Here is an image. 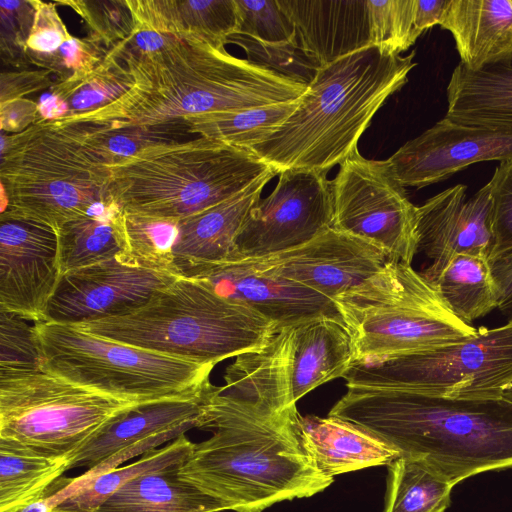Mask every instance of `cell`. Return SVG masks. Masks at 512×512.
I'll return each mask as SVG.
<instances>
[{"label": "cell", "instance_id": "1", "mask_svg": "<svg viewBox=\"0 0 512 512\" xmlns=\"http://www.w3.org/2000/svg\"><path fill=\"white\" fill-rule=\"evenodd\" d=\"M329 414L375 433L456 485L512 468V402L347 386Z\"/></svg>", "mask_w": 512, "mask_h": 512}, {"label": "cell", "instance_id": "2", "mask_svg": "<svg viewBox=\"0 0 512 512\" xmlns=\"http://www.w3.org/2000/svg\"><path fill=\"white\" fill-rule=\"evenodd\" d=\"M301 415L264 417L214 386L200 429L213 435L194 445L179 474L235 512H262L285 500L311 497L333 483L304 452Z\"/></svg>", "mask_w": 512, "mask_h": 512}, {"label": "cell", "instance_id": "3", "mask_svg": "<svg viewBox=\"0 0 512 512\" xmlns=\"http://www.w3.org/2000/svg\"><path fill=\"white\" fill-rule=\"evenodd\" d=\"M124 64L134 85L123 96L94 112L58 119L156 125L291 102L307 91V85L195 39L175 37Z\"/></svg>", "mask_w": 512, "mask_h": 512}, {"label": "cell", "instance_id": "4", "mask_svg": "<svg viewBox=\"0 0 512 512\" xmlns=\"http://www.w3.org/2000/svg\"><path fill=\"white\" fill-rule=\"evenodd\" d=\"M415 55L369 46L321 66L296 110L250 151L278 175L327 174L358 151L373 116L407 83Z\"/></svg>", "mask_w": 512, "mask_h": 512}, {"label": "cell", "instance_id": "5", "mask_svg": "<svg viewBox=\"0 0 512 512\" xmlns=\"http://www.w3.org/2000/svg\"><path fill=\"white\" fill-rule=\"evenodd\" d=\"M74 326L119 343L213 366L264 346L278 329L254 309L188 277L160 288L130 314Z\"/></svg>", "mask_w": 512, "mask_h": 512}, {"label": "cell", "instance_id": "6", "mask_svg": "<svg viewBox=\"0 0 512 512\" xmlns=\"http://www.w3.org/2000/svg\"><path fill=\"white\" fill-rule=\"evenodd\" d=\"M109 167L110 198L120 211L175 221L274 172L250 150L204 137L150 146Z\"/></svg>", "mask_w": 512, "mask_h": 512}, {"label": "cell", "instance_id": "7", "mask_svg": "<svg viewBox=\"0 0 512 512\" xmlns=\"http://www.w3.org/2000/svg\"><path fill=\"white\" fill-rule=\"evenodd\" d=\"M1 214L56 231L111 203L110 167L67 123L39 120L1 136Z\"/></svg>", "mask_w": 512, "mask_h": 512}, {"label": "cell", "instance_id": "8", "mask_svg": "<svg viewBox=\"0 0 512 512\" xmlns=\"http://www.w3.org/2000/svg\"><path fill=\"white\" fill-rule=\"evenodd\" d=\"M334 302L352 337L354 361L432 350L477 332L447 307L421 273L403 262L387 261Z\"/></svg>", "mask_w": 512, "mask_h": 512}, {"label": "cell", "instance_id": "9", "mask_svg": "<svg viewBox=\"0 0 512 512\" xmlns=\"http://www.w3.org/2000/svg\"><path fill=\"white\" fill-rule=\"evenodd\" d=\"M42 370L123 401L141 404L207 390L213 365L172 358L86 332L34 322Z\"/></svg>", "mask_w": 512, "mask_h": 512}, {"label": "cell", "instance_id": "10", "mask_svg": "<svg viewBox=\"0 0 512 512\" xmlns=\"http://www.w3.org/2000/svg\"><path fill=\"white\" fill-rule=\"evenodd\" d=\"M347 386L450 398L502 397L512 384V320L432 350L354 361Z\"/></svg>", "mask_w": 512, "mask_h": 512}, {"label": "cell", "instance_id": "11", "mask_svg": "<svg viewBox=\"0 0 512 512\" xmlns=\"http://www.w3.org/2000/svg\"><path fill=\"white\" fill-rule=\"evenodd\" d=\"M134 405L43 370L0 374V438L69 459L109 420Z\"/></svg>", "mask_w": 512, "mask_h": 512}, {"label": "cell", "instance_id": "12", "mask_svg": "<svg viewBox=\"0 0 512 512\" xmlns=\"http://www.w3.org/2000/svg\"><path fill=\"white\" fill-rule=\"evenodd\" d=\"M330 184L332 228L373 243L388 261L412 263L418 252L417 206L387 160L366 159L357 151Z\"/></svg>", "mask_w": 512, "mask_h": 512}, {"label": "cell", "instance_id": "13", "mask_svg": "<svg viewBox=\"0 0 512 512\" xmlns=\"http://www.w3.org/2000/svg\"><path fill=\"white\" fill-rule=\"evenodd\" d=\"M327 174L285 170L274 190L249 211L232 261L262 258L302 246L332 226Z\"/></svg>", "mask_w": 512, "mask_h": 512}, {"label": "cell", "instance_id": "14", "mask_svg": "<svg viewBox=\"0 0 512 512\" xmlns=\"http://www.w3.org/2000/svg\"><path fill=\"white\" fill-rule=\"evenodd\" d=\"M213 387L197 394L137 404L113 417L69 457L67 470L88 469L74 482H87L191 428H199Z\"/></svg>", "mask_w": 512, "mask_h": 512}, {"label": "cell", "instance_id": "15", "mask_svg": "<svg viewBox=\"0 0 512 512\" xmlns=\"http://www.w3.org/2000/svg\"><path fill=\"white\" fill-rule=\"evenodd\" d=\"M178 276L142 269L118 257L63 273L42 322L78 325L130 314Z\"/></svg>", "mask_w": 512, "mask_h": 512}, {"label": "cell", "instance_id": "16", "mask_svg": "<svg viewBox=\"0 0 512 512\" xmlns=\"http://www.w3.org/2000/svg\"><path fill=\"white\" fill-rule=\"evenodd\" d=\"M511 158L512 128L467 125L444 117L387 161L403 187L420 189L474 163Z\"/></svg>", "mask_w": 512, "mask_h": 512}, {"label": "cell", "instance_id": "17", "mask_svg": "<svg viewBox=\"0 0 512 512\" xmlns=\"http://www.w3.org/2000/svg\"><path fill=\"white\" fill-rule=\"evenodd\" d=\"M61 275L55 229L0 215V310L43 321Z\"/></svg>", "mask_w": 512, "mask_h": 512}, {"label": "cell", "instance_id": "18", "mask_svg": "<svg viewBox=\"0 0 512 512\" xmlns=\"http://www.w3.org/2000/svg\"><path fill=\"white\" fill-rule=\"evenodd\" d=\"M249 260L334 301L374 275L388 258L373 243L331 227L302 246Z\"/></svg>", "mask_w": 512, "mask_h": 512}, {"label": "cell", "instance_id": "19", "mask_svg": "<svg viewBox=\"0 0 512 512\" xmlns=\"http://www.w3.org/2000/svg\"><path fill=\"white\" fill-rule=\"evenodd\" d=\"M466 191L465 185L457 184L417 206L418 250L432 260L421 274L430 283L458 254L494 256L490 184L469 199Z\"/></svg>", "mask_w": 512, "mask_h": 512}, {"label": "cell", "instance_id": "20", "mask_svg": "<svg viewBox=\"0 0 512 512\" xmlns=\"http://www.w3.org/2000/svg\"><path fill=\"white\" fill-rule=\"evenodd\" d=\"M191 278L203 281L223 297L254 309L278 329L322 316L342 319L333 300L267 272L249 259L211 265Z\"/></svg>", "mask_w": 512, "mask_h": 512}, {"label": "cell", "instance_id": "21", "mask_svg": "<svg viewBox=\"0 0 512 512\" xmlns=\"http://www.w3.org/2000/svg\"><path fill=\"white\" fill-rule=\"evenodd\" d=\"M293 327L275 331L262 347L242 353L226 368V396L243 409L264 417L297 412L292 395Z\"/></svg>", "mask_w": 512, "mask_h": 512}, {"label": "cell", "instance_id": "22", "mask_svg": "<svg viewBox=\"0 0 512 512\" xmlns=\"http://www.w3.org/2000/svg\"><path fill=\"white\" fill-rule=\"evenodd\" d=\"M274 176L271 172L234 197L178 222L173 247L178 277L191 278L205 267L233 260L236 237Z\"/></svg>", "mask_w": 512, "mask_h": 512}, {"label": "cell", "instance_id": "23", "mask_svg": "<svg viewBox=\"0 0 512 512\" xmlns=\"http://www.w3.org/2000/svg\"><path fill=\"white\" fill-rule=\"evenodd\" d=\"M301 50L317 65L371 45L367 0H278Z\"/></svg>", "mask_w": 512, "mask_h": 512}, {"label": "cell", "instance_id": "24", "mask_svg": "<svg viewBox=\"0 0 512 512\" xmlns=\"http://www.w3.org/2000/svg\"><path fill=\"white\" fill-rule=\"evenodd\" d=\"M301 446L325 476L389 465L401 454L384 439L353 422L328 415L302 417Z\"/></svg>", "mask_w": 512, "mask_h": 512}, {"label": "cell", "instance_id": "25", "mask_svg": "<svg viewBox=\"0 0 512 512\" xmlns=\"http://www.w3.org/2000/svg\"><path fill=\"white\" fill-rule=\"evenodd\" d=\"M439 26L452 34L470 71L512 56V0H449Z\"/></svg>", "mask_w": 512, "mask_h": 512}, {"label": "cell", "instance_id": "26", "mask_svg": "<svg viewBox=\"0 0 512 512\" xmlns=\"http://www.w3.org/2000/svg\"><path fill=\"white\" fill-rule=\"evenodd\" d=\"M135 31H154L224 48L239 26L236 0H127Z\"/></svg>", "mask_w": 512, "mask_h": 512}, {"label": "cell", "instance_id": "27", "mask_svg": "<svg viewBox=\"0 0 512 512\" xmlns=\"http://www.w3.org/2000/svg\"><path fill=\"white\" fill-rule=\"evenodd\" d=\"M354 359L352 337L342 319L322 316L294 326V401L328 381L343 377Z\"/></svg>", "mask_w": 512, "mask_h": 512}, {"label": "cell", "instance_id": "28", "mask_svg": "<svg viewBox=\"0 0 512 512\" xmlns=\"http://www.w3.org/2000/svg\"><path fill=\"white\" fill-rule=\"evenodd\" d=\"M446 93V118L467 125L512 128V56L479 71L459 63Z\"/></svg>", "mask_w": 512, "mask_h": 512}, {"label": "cell", "instance_id": "29", "mask_svg": "<svg viewBox=\"0 0 512 512\" xmlns=\"http://www.w3.org/2000/svg\"><path fill=\"white\" fill-rule=\"evenodd\" d=\"M182 464L170 465L134 477L112 494L97 512H222L228 510L225 503L180 476Z\"/></svg>", "mask_w": 512, "mask_h": 512}, {"label": "cell", "instance_id": "30", "mask_svg": "<svg viewBox=\"0 0 512 512\" xmlns=\"http://www.w3.org/2000/svg\"><path fill=\"white\" fill-rule=\"evenodd\" d=\"M120 214L113 202L98 204L57 230L62 274L124 255Z\"/></svg>", "mask_w": 512, "mask_h": 512}, {"label": "cell", "instance_id": "31", "mask_svg": "<svg viewBox=\"0 0 512 512\" xmlns=\"http://www.w3.org/2000/svg\"><path fill=\"white\" fill-rule=\"evenodd\" d=\"M67 462L0 438V512H17L42 498L67 471Z\"/></svg>", "mask_w": 512, "mask_h": 512}, {"label": "cell", "instance_id": "32", "mask_svg": "<svg viewBox=\"0 0 512 512\" xmlns=\"http://www.w3.org/2000/svg\"><path fill=\"white\" fill-rule=\"evenodd\" d=\"M195 443L185 434L163 448L143 454L136 462L101 473L84 483L73 482L58 492L60 502L50 512H97L99 507L126 482L152 470L182 464Z\"/></svg>", "mask_w": 512, "mask_h": 512}, {"label": "cell", "instance_id": "33", "mask_svg": "<svg viewBox=\"0 0 512 512\" xmlns=\"http://www.w3.org/2000/svg\"><path fill=\"white\" fill-rule=\"evenodd\" d=\"M431 284L447 307L468 324L497 309L496 285L486 257L458 254Z\"/></svg>", "mask_w": 512, "mask_h": 512}, {"label": "cell", "instance_id": "34", "mask_svg": "<svg viewBox=\"0 0 512 512\" xmlns=\"http://www.w3.org/2000/svg\"><path fill=\"white\" fill-rule=\"evenodd\" d=\"M57 120L69 124L108 166L150 146L184 141L191 134L182 119L156 125Z\"/></svg>", "mask_w": 512, "mask_h": 512}, {"label": "cell", "instance_id": "35", "mask_svg": "<svg viewBox=\"0 0 512 512\" xmlns=\"http://www.w3.org/2000/svg\"><path fill=\"white\" fill-rule=\"evenodd\" d=\"M299 99L238 111L187 116L182 120L191 134L250 150L296 110Z\"/></svg>", "mask_w": 512, "mask_h": 512}, {"label": "cell", "instance_id": "36", "mask_svg": "<svg viewBox=\"0 0 512 512\" xmlns=\"http://www.w3.org/2000/svg\"><path fill=\"white\" fill-rule=\"evenodd\" d=\"M384 512H444L455 486L425 462L400 456L388 465Z\"/></svg>", "mask_w": 512, "mask_h": 512}, {"label": "cell", "instance_id": "37", "mask_svg": "<svg viewBox=\"0 0 512 512\" xmlns=\"http://www.w3.org/2000/svg\"><path fill=\"white\" fill-rule=\"evenodd\" d=\"M133 85L134 80L126 65L107 53L90 72L54 83L50 94L66 107L63 117H73L113 103Z\"/></svg>", "mask_w": 512, "mask_h": 512}, {"label": "cell", "instance_id": "38", "mask_svg": "<svg viewBox=\"0 0 512 512\" xmlns=\"http://www.w3.org/2000/svg\"><path fill=\"white\" fill-rule=\"evenodd\" d=\"M125 239L123 262L151 271L177 276L174 270L173 247L178 222L136 214H120Z\"/></svg>", "mask_w": 512, "mask_h": 512}, {"label": "cell", "instance_id": "39", "mask_svg": "<svg viewBox=\"0 0 512 512\" xmlns=\"http://www.w3.org/2000/svg\"><path fill=\"white\" fill-rule=\"evenodd\" d=\"M371 45L401 54L421 35L415 26L416 0H367Z\"/></svg>", "mask_w": 512, "mask_h": 512}, {"label": "cell", "instance_id": "40", "mask_svg": "<svg viewBox=\"0 0 512 512\" xmlns=\"http://www.w3.org/2000/svg\"><path fill=\"white\" fill-rule=\"evenodd\" d=\"M227 43L240 46L246 53V59L250 62L307 86L320 68L301 50L297 39L268 43L248 36L233 34L228 37Z\"/></svg>", "mask_w": 512, "mask_h": 512}, {"label": "cell", "instance_id": "41", "mask_svg": "<svg viewBox=\"0 0 512 512\" xmlns=\"http://www.w3.org/2000/svg\"><path fill=\"white\" fill-rule=\"evenodd\" d=\"M24 317L0 310V374L42 370L40 343L35 325Z\"/></svg>", "mask_w": 512, "mask_h": 512}, {"label": "cell", "instance_id": "42", "mask_svg": "<svg viewBox=\"0 0 512 512\" xmlns=\"http://www.w3.org/2000/svg\"><path fill=\"white\" fill-rule=\"evenodd\" d=\"M82 17L94 41L113 47L135 31L127 0L59 1ZM110 47V48H111Z\"/></svg>", "mask_w": 512, "mask_h": 512}, {"label": "cell", "instance_id": "43", "mask_svg": "<svg viewBox=\"0 0 512 512\" xmlns=\"http://www.w3.org/2000/svg\"><path fill=\"white\" fill-rule=\"evenodd\" d=\"M239 26L236 34L268 43L296 40L294 24L278 0H236Z\"/></svg>", "mask_w": 512, "mask_h": 512}, {"label": "cell", "instance_id": "44", "mask_svg": "<svg viewBox=\"0 0 512 512\" xmlns=\"http://www.w3.org/2000/svg\"><path fill=\"white\" fill-rule=\"evenodd\" d=\"M108 50L87 36L72 37L55 52L45 55L28 54V60L42 69L57 75V82L82 76L97 67Z\"/></svg>", "mask_w": 512, "mask_h": 512}, {"label": "cell", "instance_id": "45", "mask_svg": "<svg viewBox=\"0 0 512 512\" xmlns=\"http://www.w3.org/2000/svg\"><path fill=\"white\" fill-rule=\"evenodd\" d=\"M0 15L2 62L15 67L27 65V41L35 19L33 1L1 0Z\"/></svg>", "mask_w": 512, "mask_h": 512}, {"label": "cell", "instance_id": "46", "mask_svg": "<svg viewBox=\"0 0 512 512\" xmlns=\"http://www.w3.org/2000/svg\"><path fill=\"white\" fill-rule=\"evenodd\" d=\"M494 256L512 248V158L502 161L491 180Z\"/></svg>", "mask_w": 512, "mask_h": 512}, {"label": "cell", "instance_id": "47", "mask_svg": "<svg viewBox=\"0 0 512 512\" xmlns=\"http://www.w3.org/2000/svg\"><path fill=\"white\" fill-rule=\"evenodd\" d=\"M32 1L35 6V19L27 41V55L53 53L73 36L61 20L56 3Z\"/></svg>", "mask_w": 512, "mask_h": 512}, {"label": "cell", "instance_id": "48", "mask_svg": "<svg viewBox=\"0 0 512 512\" xmlns=\"http://www.w3.org/2000/svg\"><path fill=\"white\" fill-rule=\"evenodd\" d=\"M45 69L1 73L0 103L24 98L25 95L52 87L54 83Z\"/></svg>", "mask_w": 512, "mask_h": 512}, {"label": "cell", "instance_id": "49", "mask_svg": "<svg viewBox=\"0 0 512 512\" xmlns=\"http://www.w3.org/2000/svg\"><path fill=\"white\" fill-rule=\"evenodd\" d=\"M39 121L38 103L26 98L0 103L2 131L19 133Z\"/></svg>", "mask_w": 512, "mask_h": 512}, {"label": "cell", "instance_id": "50", "mask_svg": "<svg viewBox=\"0 0 512 512\" xmlns=\"http://www.w3.org/2000/svg\"><path fill=\"white\" fill-rule=\"evenodd\" d=\"M489 265L497 290V309L512 316V248L490 258Z\"/></svg>", "mask_w": 512, "mask_h": 512}, {"label": "cell", "instance_id": "51", "mask_svg": "<svg viewBox=\"0 0 512 512\" xmlns=\"http://www.w3.org/2000/svg\"><path fill=\"white\" fill-rule=\"evenodd\" d=\"M449 0H416L415 26L422 34L440 25Z\"/></svg>", "mask_w": 512, "mask_h": 512}, {"label": "cell", "instance_id": "52", "mask_svg": "<svg viewBox=\"0 0 512 512\" xmlns=\"http://www.w3.org/2000/svg\"><path fill=\"white\" fill-rule=\"evenodd\" d=\"M73 482V478L60 477L48 489L46 494L32 502L31 504L21 508L17 512H50L57 505L55 494L62 488L67 487Z\"/></svg>", "mask_w": 512, "mask_h": 512}, {"label": "cell", "instance_id": "53", "mask_svg": "<svg viewBox=\"0 0 512 512\" xmlns=\"http://www.w3.org/2000/svg\"><path fill=\"white\" fill-rule=\"evenodd\" d=\"M502 397L509 402H512V384L503 391Z\"/></svg>", "mask_w": 512, "mask_h": 512}]
</instances>
